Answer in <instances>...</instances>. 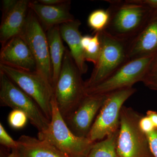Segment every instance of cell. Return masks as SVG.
<instances>
[{"label": "cell", "instance_id": "obj_1", "mask_svg": "<svg viewBox=\"0 0 157 157\" xmlns=\"http://www.w3.org/2000/svg\"><path fill=\"white\" fill-rule=\"evenodd\" d=\"M109 14L105 32L127 44L137 35L148 21L154 9L131 0L107 1Z\"/></svg>", "mask_w": 157, "mask_h": 157}, {"label": "cell", "instance_id": "obj_2", "mask_svg": "<svg viewBox=\"0 0 157 157\" xmlns=\"http://www.w3.org/2000/svg\"><path fill=\"white\" fill-rule=\"evenodd\" d=\"M70 51L66 48L58 78L54 87V96L63 118L76 109L86 96L85 82Z\"/></svg>", "mask_w": 157, "mask_h": 157}, {"label": "cell", "instance_id": "obj_3", "mask_svg": "<svg viewBox=\"0 0 157 157\" xmlns=\"http://www.w3.org/2000/svg\"><path fill=\"white\" fill-rule=\"evenodd\" d=\"M52 106L49 126L44 132L38 133V138L47 140L67 157H87L95 142L87 137L76 136L71 132L59 110L54 96Z\"/></svg>", "mask_w": 157, "mask_h": 157}, {"label": "cell", "instance_id": "obj_4", "mask_svg": "<svg viewBox=\"0 0 157 157\" xmlns=\"http://www.w3.org/2000/svg\"><path fill=\"white\" fill-rule=\"evenodd\" d=\"M143 116L131 107H122L117 140L119 157H154L147 135L139 126Z\"/></svg>", "mask_w": 157, "mask_h": 157}, {"label": "cell", "instance_id": "obj_5", "mask_svg": "<svg viewBox=\"0 0 157 157\" xmlns=\"http://www.w3.org/2000/svg\"><path fill=\"white\" fill-rule=\"evenodd\" d=\"M99 33L101 54L90 76L85 82L86 90L104 81L129 61L126 42L112 36L105 31Z\"/></svg>", "mask_w": 157, "mask_h": 157}, {"label": "cell", "instance_id": "obj_6", "mask_svg": "<svg viewBox=\"0 0 157 157\" xmlns=\"http://www.w3.org/2000/svg\"><path fill=\"white\" fill-rule=\"evenodd\" d=\"M0 104L24 112L39 132L48 128L50 121L33 98L0 70Z\"/></svg>", "mask_w": 157, "mask_h": 157}, {"label": "cell", "instance_id": "obj_7", "mask_svg": "<svg viewBox=\"0 0 157 157\" xmlns=\"http://www.w3.org/2000/svg\"><path fill=\"white\" fill-rule=\"evenodd\" d=\"M0 70L33 98L50 121L52 112V101L54 96L52 85L37 71H24L1 63Z\"/></svg>", "mask_w": 157, "mask_h": 157}, {"label": "cell", "instance_id": "obj_8", "mask_svg": "<svg viewBox=\"0 0 157 157\" xmlns=\"http://www.w3.org/2000/svg\"><path fill=\"white\" fill-rule=\"evenodd\" d=\"M136 91V89L132 87L107 94V99L94 121L87 138L93 142H98L117 131L122 107Z\"/></svg>", "mask_w": 157, "mask_h": 157}, {"label": "cell", "instance_id": "obj_9", "mask_svg": "<svg viewBox=\"0 0 157 157\" xmlns=\"http://www.w3.org/2000/svg\"><path fill=\"white\" fill-rule=\"evenodd\" d=\"M21 36L31 51L36 64V71L52 85V70L46 33L38 18L29 9Z\"/></svg>", "mask_w": 157, "mask_h": 157}, {"label": "cell", "instance_id": "obj_10", "mask_svg": "<svg viewBox=\"0 0 157 157\" xmlns=\"http://www.w3.org/2000/svg\"><path fill=\"white\" fill-rule=\"evenodd\" d=\"M153 56L129 60L100 83L86 90L87 94H106L117 90L132 87L142 82Z\"/></svg>", "mask_w": 157, "mask_h": 157}, {"label": "cell", "instance_id": "obj_11", "mask_svg": "<svg viewBox=\"0 0 157 157\" xmlns=\"http://www.w3.org/2000/svg\"><path fill=\"white\" fill-rule=\"evenodd\" d=\"M106 94H87L64 120L74 135L87 137L94 121L107 99Z\"/></svg>", "mask_w": 157, "mask_h": 157}, {"label": "cell", "instance_id": "obj_12", "mask_svg": "<svg viewBox=\"0 0 157 157\" xmlns=\"http://www.w3.org/2000/svg\"><path fill=\"white\" fill-rule=\"evenodd\" d=\"M0 63L24 71H36L33 56L20 35L13 37L2 46Z\"/></svg>", "mask_w": 157, "mask_h": 157}, {"label": "cell", "instance_id": "obj_13", "mask_svg": "<svg viewBox=\"0 0 157 157\" xmlns=\"http://www.w3.org/2000/svg\"><path fill=\"white\" fill-rule=\"evenodd\" d=\"M129 60L157 53V9L153 10L146 24L128 43Z\"/></svg>", "mask_w": 157, "mask_h": 157}, {"label": "cell", "instance_id": "obj_14", "mask_svg": "<svg viewBox=\"0 0 157 157\" xmlns=\"http://www.w3.org/2000/svg\"><path fill=\"white\" fill-rule=\"evenodd\" d=\"M71 2L56 6H47L37 1H30L29 7L33 12L45 31L55 26L70 22L75 19L70 12Z\"/></svg>", "mask_w": 157, "mask_h": 157}, {"label": "cell", "instance_id": "obj_15", "mask_svg": "<svg viewBox=\"0 0 157 157\" xmlns=\"http://www.w3.org/2000/svg\"><path fill=\"white\" fill-rule=\"evenodd\" d=\"M29 2L28 0H18L14 9L2 18L0 26V42L2 46L21 33L27 17Z\"/></svg>", "mask_w": 157, "mask_h": 157}, {"label": "cell", "instance_id": "obj_16", "mask_svg": "<svg viewBox=\"0 0 157 157\" xmlns=\"http://www.w3.org/2000/svg\"><path fill=\"white\" fill-rule=\"evenodd\" d=\"M81 25L78 19H75L59 27L62 39L69 46L70 54L82 75L87 72L88 67L85 63L84 51L81 45L82 36L79 31Z\"/></svg>", "mask_w": 157, "mask_h": 157}, {"label": "cell", "instance_id": "obj_17", "mask_svg": "<svg viewBox=\"0 0 157 157\" xmlns=\"http://www.w3.org/2000/svg\"><path fill=\"white\" fill-rule=\"evenodd\" d=\"M17 141L20 157H67L47 140L23 135Z\"/></svg>", "mask_w": 157, "mask_h": 157}, {"label": "cell", "instance_id": "obj_18", "mask_svg": "<svg viewBox=\"0 0 157 157\" xmlns=\"http://www.w3.org/2000/svg\"><path fill=\"white\" fill-rule=\"evenodd\" d=\"M59 26L48 29L46 32L52 67L53 88L60 73L66 49L63 44Z\"/></svg>", "mask_w": 157, "mask_h": 157}, {"label": "cell", "instance_id": "obj_19", "mask_svg": "<svg viewBox=\"0 0 157 157\" xmlns=\"http://www.w3.org/2000/svg\"><path fill=\"white\" fill-rule=\"evenodd\" d=\"M119 130L95 142L86 157H119L117 151Z\"/></svg>", "mask_w": 157, "mask_h": 157}, {"label": "cell", "instance_id": "obj_20", "mask_svg": "<svg viewBox=\"0 0 157 157\" xmlns=\"http://www.w3.org/2000/svg\"><path fill=\"white\" fill-rule=\"evenodd\" d=\"M109 14L107 10L98 9L92 11L87 18L89 27L94 33H101L106 29L109 23Z\"/></svg>", "mask_w": 157, "mask_h": 157}, {"label": "cell", "instance_id": "obj_21", "mask_svg": "<svg viewBox=\"0 0 157 157\" xmlns=\"http://www.w3.org/2000/svg\"><path fill=\"white\" fill-rule=\"evenodd\" d=\"M101 51V43L99 33L92 36L91 39L87 48L84 51L85 61L91 62L95 65Z\"/></svg>", "mask_w": 157, "mask_h": 157}, {"label": "cell", "instance_id": "obj_22", "mask_svg": "<svg viewBox=\"0 0 157 157\" xmlns=\"http://www.w3.org/2000/svg\"><path fill=\"white\" fill-rule=\"evenodd\" d=\"M142 82L148 88L157 91V53L150 62Z\"/></svg>", "mask_w": 157, "mask_h": 157}, {"label": "cell", "instance_id": "obj_23", "mask_svg": "<svg viewBox=\"0 0 157 157\" xmlns=\"http://www.w3.org/2000/svg\"><path fill=\"white\" fill-rule=\"evenodd\" d=\"M28 120L27 116L24 112L17 109H13L8 117V122L10 126L16 129L24 128Z\"/></svg>", "mask_w": 157, "mask_h": 157}, {"label": "cell", "instance_id": "obj_24", "mask_svg": "<svg viewBox=\"0 0 157 157\" xmlns=\"http://www.w3.org/2000/svg\"><path fill=\"white\" fill-rule=\"evenodd\" d=\"M0 144L3 146L12 150L16 149L18 146L17 140H14L10 136L1 123H0Z\"/></svg>", "mask_w": 157, "mask_h": 157}, {"label": "cell", "instance_id": "obj_25", "mask_svg": "<svg viewBox=\"0 0 157 157\" xmlns=\"http://www.w3.org/2000/svg\"><path fill=\"white\" fill-rule=\"evenodd\" d=\"M139 126L140 129L145 134H149L152 132L155 129V127L151 119L147 116H143L139 121Z\"/></svg>", "mask_w": 157, "mask_h": 157}, {"label": "cell", "instance_id": "obj_26", "mask_svg": "<svg viewBox=\"0 0 157 157\" xmlns=\"http://www.w3.org/2000/svg\"><path fill=\"white\" fill-rule=\"evenodd\" d=\"M147 135L152 153L154 157H157V129Z\"/></svg>", "mask_w": 157, "mask_h": 157}, {"label": "cell", "instance_id": "obj_27", "mask_svg": "<svg viewBox=\"0 0 157 157\" xmlns=\"http://www.w3.org/2000/svg\"><path fill=\"white\" fill-rule=\"evenodd\" d=\"M17 2V0H3L2 1V18L6 17L14 9Z\"/></svg>", "mask_w": 157, "mask_h": 157}, {"label": "cell", "instance_id": "obj_28", "mask_svg": "<svg viewBox=\"0 0 157 157\" xmlns=\"http://www.w3.org/2000/svg\"><path fill=\"white\" fill-rule=\"evenodd\" d=\"M131 2L148 7L151 9H157V0H131Z\"/></svg>", "mask_w": 157, "mask_h": 157}, {"label": "cell", "instance_id": "obj_29", "mask_svg": "<svg viewBox=\"0 0 157 157\" xmlns=\"http://www.w3.org/2000/svg\"><path fill=\"white\" fill-rule=\"evenodd\" d=\"M38 2L47 6H56L65 2L66 0H38Z\"/></svg>", "mask_w": 157, "mask_h": 157}, {"label": "cell", "instance_id": "obj_30", "mask_svg": "<svg viewBox=\"0 0 157 157\" xmlns=\"http://www.w3.org/2000/svg\"><path fill=\"white\" fill-rule=\"evenodd\" d=\"M146 116L151 120L155 129H157V112L153 110H148L146 113Z\"/></svg>", "mask_w": 157, "mask_h": 157}, {"label": "cell", "instance_id": "obj_31", "mask_svg": "<svg viewBox=\"0 0 157 157\" xmlns=\"http://www.w3.org/2000/svg\"><path fill=\"white\" fill-rule=\"evenodd\" d=\"M92 36L86 35V36H82L81 39V45L83 51L86 50L90 42Z\"/></svg>", "mask_w": 157, "mask_h": 157}, {"label": "cell", "instance_id": "obj_32", "mask_svg": "<svg viewBox=\"0 0 157 157\" xmlns=\"http://www.w3.org/2000/svg\"><path fill=\"white\" fill-rule=\"evenodd\" d=\"M7 157H20L16 149L12 150L11 153Z\"/></svg>", "mask_w": 157, "mask_h": 157}, {"label": "cell", "instance_id": "obj_33", "mask_svg": "<svg viewBox=\"0 0 157 157\" xmlns=\"http://www.w3.org/2000/svg\"></svg>", "mask_w": 157, "mask_h": 157}]
</instances>
